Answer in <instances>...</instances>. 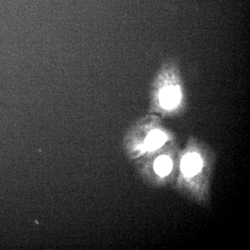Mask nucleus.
Masks as SVG:
<instances>
[{"mask_svg":"<svg viewBox=\"0 0 250 250\" xmlns=\"http://www.w3.org/2000/svg\"><path fill=\"white\" fill-rule=\"evenodd\" d=\"M181 93L178 87L170 86L166 88L161 92L159 101L163 107L172 108L180 101Z\"/></svg>","mask_w":250,"mask_h":250,"instance_id":"obj_1","label":"nucleus"},{"mask_svg":"<svg viewBox=\"0 0 250 250\" xmlns=\"http://www.w3.org/2000/svg\"><path fill=\"white\" fill-rule=\"evenodd\" d=\"M202 166L201 159L195 153L184 156L181 163V169L183 173L187 176L195 175L201 170Z\"/></svg>","mask_w":250,"mask_h":250,"instance_id":"obj_2","label":"nucleus"},{"mask_svg":"<svg viewBox=\"0 0 250 250\" xmlns=\"http://www.w3.org/2000/svg\"><path fill=\"white\" fill-rule=\"evenodd\" d=\"M166 141V136L164 133L154 130L148 135L145 146L147 150L154 151L160 148L165 143Z\"/></svg>","mask_w":250,"mask_h":250,"instance_id":"obj_3","label":"nucleus"},{"mask_svg":"<svg viewBox=\"0 0 250 250\" xmlns=\"http://www.w3.org/2000/svg\"><path fill=\"white\" fill-rule=\"evenodd\" d=\"M172 167V161L166 156H160L154 162V170L160 176L167 175L171 172Z\"/></svg>","mask_w":250,"mask_h":250,"instance_id":"obj_4","label":"nucleus"}]
</instances>
